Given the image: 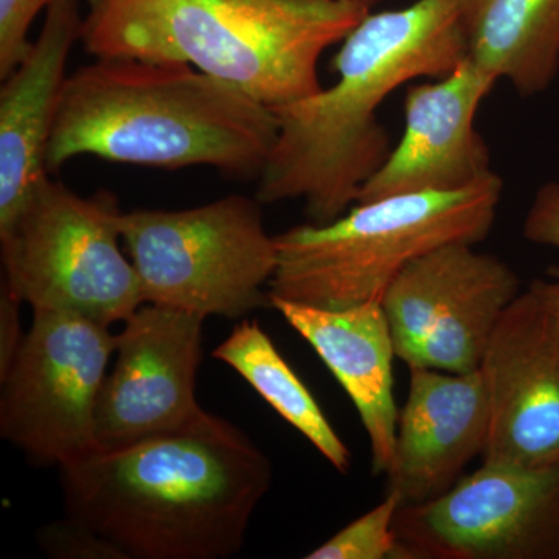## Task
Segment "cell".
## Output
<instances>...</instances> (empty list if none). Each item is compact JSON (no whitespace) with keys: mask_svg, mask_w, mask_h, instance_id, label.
<instances>
[{"mask_svg":"<svg viewBox=\"0 0 559 559\" xmlns=\"http://www.w3.org/2000/svg\"><path fill=\"white\" fill-rule=\"evenodd\" d=\"M66 516L128 559H227L272 484L271 460L205 412L187 428L61 466Z\"/></svg>","mask_w":559,"mask_h":559,"instance_id":"6da1fadb","label":"cell"},{"mask_svg":"<svg viewBox=\"0 0 559 559\" xmlns=\"http://www.w3.org/2000/svg\"><path fill=\"white\" fill-rule=\"evenodd\" d=\"M466 57L457 0L369 11L331 61L333 86L271 108L278 134L257 200H304L314 224L340 218L392 151L377 117L385 98L412 80L450 75Z\"/></svg>","mask_w":559,"mask_h":559,"instance_id":"7a4b0ae2","label":"cell"},{"mask_svg":"<svg viewBox=\"0 0 559 559\" xmlns=\"http://www.w3.org/2000/svg\"><path fill=\"white\" fill-rule=\"evenodd\" d=\"M278 134L270 106L180 62L97 58L62 86L49 173L79 156L259 179Z\"/></svg>","mask_w":559,"mask_h":559,"instance_id":"3957f363","label":"cell"},{"mask_svg":"<svg viewBox=\"0 0 559 559\" xmlns=\"http://www.w3.org/2000/svg\"><path fill=\"white\" fill-rule=\"evenodd\" d=\"M367 13L347 0H90L81 43L191 66L274 108L322 90L320 57Z\"/></svg>","mask_w":559,"mask_h":559,"instance_id":"277c9868","label":"cell"},{"mask_svg":"<svg viewBox=\"0 0 559 559\" xmlns=\"http://www.w3.org/2000/svg\"><path fill=\"white\" fill-rule=\"evenodd\" d=\"M502 191L495 173L468 189L356 202L331 223L290 227L275 237L277 270L267 293L330 310L381 301L392 280L423 253L484 241Z\"/></svg>","mask_w":559,"mask_h":559,"instance_id":"5b68a950","label":"cell"},{"mask_svg":"<svg viewBox=\"0 0 559 559\" xmlns=\"http://www.w3.org/2000/svg\"><path fill=\"white\" fill-rule=\"evenodd\" d=\"M261 202L231 194L187 210H132L121 238L138 271L143 304L226 319L270 307L277 245Z\"/></svg>","mask_w":559,"mask_h":559,"instance_id":"8992f818","label":"cell"},{"mask_svg":"<svg viewBox=\"0 0 559 559\" xmlns=\"http://www.w3.org/2000/svg\"><path fill=\"white\" fill-rule=\"evenodd\" d=\"M121 212L108 191L80 197L47 178L0 230L3 285L33 311L69 312L114 325L143 305L121 252Z\"/></svg>","mask_w":559,"mask_h":559,"instance_id":"52a82bcc","label":"cell"},{"mask_svg":"<svg viewBox=\"0 0 559 559\" xmlns=\"http://www.w3.org/2000/svg\"><path fill=\"white\" fill-rule=\"evenodd\" d=\"M83 316L33 311L0 378V436L35 462L64 466L100 451L95 409L117 334Z\"/></svg>","mask_w":559,"mask_h":559,"instance_id":"ba28073f","label":"cell"},{"mask_svg":"<svg viewBox=\"0 0 559 559\" xmlns=\"http://www.w3.org/2000/svg\"><path fill=\"white\" fill-rule=\"evenodd\" d=\"M469 242H450L412 260L381 305L396 358L450 373L479 370L500 318L522 293L506 261Z\"/></svg>","mask_w":559,"mask_h":559,"instance_id":"9c48e42d","label":"cell"},{"mask_svg":"<svg viewBox=\"0 0 559 559\" xmlns=\"http://www.w3.org/2000/svg\"><path fill=\"white\" fill-rule=\"evenodd\" d=\"M396 559H559V465H491L401 506Z\"/></svg>","mask_w":559,"mask_h":559,"instance_id":"30bf717a","label":"cell"},{"mask_svg":"<svg viewBox=\"0 0 559 559\" xmlns=\"http://www.w3.org/2000/svg\"><path fill=\"white\" fill-rule=\"evenodd\" d=\"M204 320L156 304L124 320L95 409L102 450L176 432L207 412L197 400Z\"/></svg>","mask_w":559,"mask_h":559,"instance_id":"8fae6325","label":"cell"},{"mask_svg":"<svg viewBox=\"0 0 559 559\" xmlns=\"http://www.w3.org/2000/svg\"><path fill=\"white\" fill-rule=\"evenodd\" d=\"M480 371L489 401L481 462L559 465V329L532 290L503 312Z\"/></svg>","mask_w":559,"mask_h":559,"instance_id":"7c38bea8","label":"cell"},{"mask_svg":"<svg viewBox=\"0 0 559 559\" xmlns=\"http://www.w3.org/2000/svg\"><path fill=\"white\" fill-rule=\"evenodd\" d=\"M498 81L466 57L450 75L411 86L403 135L356 202L463 190L495 175L476 114Z\"/></svg>","mask_w":559,"mask_h":559,"instance_id":"4fadbf2b","label":"cell"},{"mask_svg":"<svg viewBox=\"0 0 559 559\" xmlns=\"http://www.w3.org/2000/svg\"><path fill=\"white\" fill-rule=\"evenodd\" d=\"M411 388L399 414L388 492L403 506L447 495L466 466L484 454L489 426L487 382L480 369L450 373L409 367Z\"/></svg>","mask_w":559,"mask_h":559,"instance_id":"5bb4252c","label":"cell"},{"mask_svg":"<svg viewBox=\"0 0 559 559\" xmlns=\"http://www.w3.org/2000/svg\"><path fill=\"white\" fill-rule=\"evenodd\" d=\"M79 0H55L38 38L0 90V230L49 178L47 150L70 51L81 40Z\"/></svg>","mask_w":559,"mask_h":559,"instance_id":"9a60e30c","label":"cell"},{"mask_svg":"<svg viewBox=\"0 0 559 559\" xmlns=\"http://www.w3.org/2000/svg\"><path fill=\"white\" fill-rule=\"evenodd\" d=\"M270 307L314 348L355 404L370 441L371 469L385 474L395 451L396 358L381 301L330 310L270 296Z\"/></svg>","mask_w":559,"mask_h":559,"instance_id":"2e32d148","label":"cell"},{"mask_svg":"<svg viewBox=\"0 0 559 559\" xmlns=\"http://www.w3.org/2000/svg\"><path fill=\"white\" fill-rule=\"evenodd\" d=\"M471 61L522 97L543 94L559 72V0H457Z\"/></svg>","mask_w":559,"mask_h":559,"instance_id":"e0dca14e","label":"cell"},{"mask_svg":"<svg viewBox=\"0 0 559 559\" xmlns=\"http://www.w3.org/2000/svg\"><path fill=\"white\" fill-rule=\"evenodd\" d=\"M212 356L248 381L280 417L329 460L331 466L342 474L347 473L352 463L347 444L330 425L307 385L280 355L259 320H241Z\"/></svg>","mask_w":559,"mask_h":559,"instance_id":"ac0fdd59","label":"cell"},{"mask_svg":"<svg viewBox=\"0 0 559 559\" xmlns=\"http://www.w3.org/2000/svg\"><path fill=\"white\" fill-rule=\"evenodd\" d=\"M401 506L403 503L400 496L388 492L385 499L369 513L345 525L305 558L396 559L399 538L395 533V516Z\"/></svg>","mask_w":559,"mask_h":559,"instance_id":"d6986e66","label":"cell"},{"mask_svg":"<svg viewBox=\"0 0 559 559\" xmlns=\"http://www.w3.org/2000/svg\"><path fill=\"white\" fill-rule=\"evenodd\" d=\"M38 544L44 554L57 559H128L127 555L81 522H53L38 532Z\"/></svg>","mask_w":559,"mask_h":559,"instance_id":"ffe728a7","label":"cell"},{"mask_svg":"<svg viewBox=\"0 0 559 559\" xmlns=\"http://www.w3.org/2000/svg\"><path fill=\"white\" fill-rule=\"evenodd\" d=\"M55 0H0V79L17 68L32 43L28 28Z\"/></svg>","mask_w":559,"mask_h":559,"instance_id":"44dd1931","label":"cell"},{"mask_svg":"<svg viewBox=\"0 0 559 559\" xmlns=\"http://www.w3.org/2000/svg\"><path fill=\"white\" fill-rule=\"evenodd\" d=\"M522 231L530 242L559 250V180L536 191Z\"/></svg>","mask_w":559,"mask_h":559,"instance_id":"7402d4cb","label":"cell"},{"mask_svg":"<svg viewBox=\"0 0 559 559\" xmlns=\"http://www.w3.org/2000/svg\"><path fill=\"white\" fill-rule=\"evenodd\" d=\"M21 305L2 283L0 290V378L9 371L16 358L25 333L21 329Z\"/></svg>","mask_w":559,"mask_h":559,"instance_id":"603a6c76","label":"cell"},{"mask_svg":"<svg viewBox=\"0 0 559 559\" xmlns=\"http://www.w3.org/2000/svg\"><path fill=\"white\" fill-rule=\"evenodd\" d=\"M528 289L535 294L559 329V270H551L549 278L533 280Z\"/></svg>","mask_w":559,"mask_h":559,"instance_id":"cb8c5ba5","label":"cell"},{"mask_svg":"<svg viewBox=\"0 0 559 559\" xmlns=\"http://www.w3.org/2000/svg\"><path fill=\"white\" fill-rule=\"evenodd\" d=\"M347 2L355 3V5H359L362 7V9L371 11L381 2V0H347Z\"/></svg>","mask_w":559,"mask_h":559,"instance_id":"d4e9b609","label":"cell"}]
</instances>
